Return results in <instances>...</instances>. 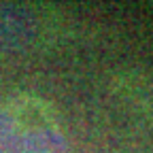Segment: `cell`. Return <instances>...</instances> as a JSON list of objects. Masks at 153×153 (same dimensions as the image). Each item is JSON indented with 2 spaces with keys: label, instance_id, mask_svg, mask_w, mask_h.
I'll use <instances>...</instances> for the list:
<instances>
[{
  "label": "cell",
  "instance_id": "obj_1",
  "mask_svg": "<svg viewBox=\"0 0 153 153\" xmlns=\"http://www.w3.org/2000/svg\"><path fill=\"white\" fill-rule=\"evenodd\" d=\"M0 153H68V147L53 111L22 94L0 111Z\"/></svg>",
  "mask_w": 153,
  "mask_h": 153
},
{
  "label": "cell",
  "instance_id": "obj_2",
  "mask_svg": "<svg viewBox=\"0 0 153 153\" xmlns=\"http://www.w3.org/2000/svg\"><path fill=\"white\" fill-rule=\"evenodd\" d=\"M41 36L38 13L19 4L0 2V53L22 51L34 45Z\"/></svg>",
  "mask_w": 153,
  "mask_h": 153
},
{
  "label": "cell",
  "instance_id": "obj_3",
  "mask_svg": "<svg viewBox=\"0 0 153 153\" xmlns=\"http://www.w3.org/2000/svg\"><path fill=\"white\" fill-rule=\"evenodd\" d=\"M138 96H140V100L143 104L153 113V72L145 74L143 79H140V85H138Z\"/></svg>",
  "mask_w": 153,
  "mask_h": 153
}]
</instances>
